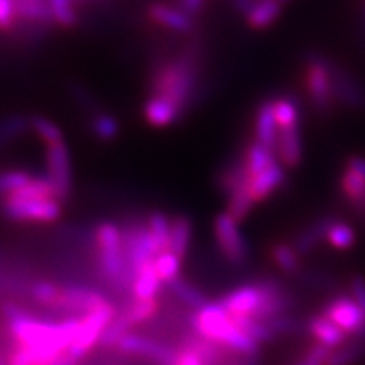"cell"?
I'll return each mask as SVG.
<instances>
[{"mask_svg":"<svg viewBox=\"0 0 365 365\" xmlns=\"http://www.w3.org/2000/svg\"><path fill=\"white\" fill-rule=\"evenodd\" d=\"M202 80V49L190 44L173 58L159 59L149 73V95L175 103L182 117L190 112Z\"/></svg>","mask_w":365,"mask_h":365,"instance_id":"6da1fadb","label":"cell"},{"mask_svg":"<svg viewBox=\"0 0 365 365\" xmlns=\"http://www.w3.org/2000/svg\"><path fill=\"white\" fill-rule=\"evenodd\" d=\"M188 323L195 333L217 341L232 352L244 357H257L261 345L235 325L232 314L222 307L220 301H210L207 307L191 313Z\"/></svg>","mask_w":365,"mask_h":365,"instance_id":"7a4b0ae2","label":"cell"},{"mask_svg":"<svg viewBox=\"0 0 365 365\" xmlns=\"http://www.w3.org/2000/svg\"><path fill=\"white\" fill-rule=\"evenodd\" d=\"M333 68L335 63L322 54H309L304 61V90L312 107L323 115L330 112L336 103Z\"/></svg>","mask_w":365,"mask_h":365,"instance_id":"3957f363","label":"cell"},{"mask_svg":"<svg viewBox=\"0 0 365 365\" xmlns=\"http://www.w3.org/2000/svg\"><path fill=\"white\" fill-rule=\"evenodd\" d=\"M0 213L16 223H54L63 215V203L51 200L2 198Z\"/></svg>","mask_w":365,"mask_h":365,"instance_id":"277c9868","label":"cell"},{"mask_svg":"<svg viewBox=\"0 0 365 365\" xmlns=\"http://www.w3.org/2000/svg\"><path fill=\"white\" fill-rule=\"evenodd\" d=\"M213 237H215L218 252L230 266L240 267L249 261L250 250L247 240L242 235L239 222L227 212L217 215L213 220Z\"/></svg>","mask_w":365,"mask_h":365,"instance_id":"5b68a950","label":"cell"},{"mask_svg":"<svg viewBox=\"0 0 365 365\" xmlns=\"http://www.w3.org/2000/svg\"><path fill=\"white\" fill-rule=\"evenodd\" d=\"M117 312L118 308L115 307V303L110 301V303L103 304V307L97 308L95 312L83 314V317H81L78 335H76V339L71 344L68 352L78 360L85 359L86 355L98 345L100 336H102L105 327L112 322V318L115 317Z\"/></svg>","mask_w":365,"mask_h":365,"instance_id":"8992f818","label":"cell"},{"mask_svg":"<svg viewBox=\"0 0 365 365\" xmlns=\"http://www.w3.org/2000/svg\"><path fill=\"white\" fill-rule=\"evenodd\" d=\"M110 301L112 299L107 298L102 291L93 289V287L68 284L61 287V293L51 313L63 314V317H83Z\"/></svg>","mask_w":365,"mask_h":365,"instance_id":"52a82bcc","label":"cell"},{"mask_svg":"<svg viewBox=\"0 0 365 365\" xmlns=\"http://www.w3.org/2000/svg\"><path fill=\"white\" fill-rule=\"evenodd\" d=\"M46 176L53 182L56 198L61 203H66L73 191V170L70 149L65 140L46 145Z\"/></svg>","mask_w":365,"mask_h":365,"instance_id":"ba28073f","label":"cell"},{"mask_svg":"<svg viewBox=\"0 0 365 365\" xmlns=\"http://www.w3.org/2000/svg\"><path fill=\"white\" fill-rule=\"evenodd\" d=\"M322 313L349 336L365 339V314L352 296H335L323 307Z\"/></svg>","mask_w":365,"mask_h":365,"instance_id":"9c48e42d","label":"cell"},{"mask_svg":"<svg viewBox=\"0 0 365 365\" xmlns=\"http://www.w3.org/2000/svg\"><path fill=\"white\" fill-rule=\"evenodd\" d=\"M115 350L118 354L135 355V357L153 360V362H156L159 365H173L178 357L176 346L161 344V341L132 331L125 336V339H122Z\"/></svg>","mask_w":365,"mask_h":365,"instance_id":"30bf717a","label":"cell"},{"mask_svg":"<svg viewBox=\"0 0 365 365\" xmlns=\"http://www.w3.org/2000/svg\"><path fill=\"white\" fill-rule=\"evenodd\" d=\"M257 284L262 291V298L252 318L267 322L274 317L287 313L294 307V296L286 289L281 281L272 279V277H262L257 281Z\"/></svg>","mask_w":365,"mask_h":365,"instance_id":"8fae6325","label":"cell"},{"mask_svg":"<svg viewBox=\"0 0 365 365\" xmlns=\"http://www.w3.org/2000/svg\"><path fill=\"white\" fill-rule=\"evenodd\" d=\"M333 85H335L336 103L344 105L350 110H364L365 85L352 71L335 65L333 68Z\"/></svg>","mask_w":365,"mask_h":365,"instance_id":"7c38bea8","label":"cell"},{"mask_svg":"<svg viewBox=\"0 0 365 365\" xmlns=\"http://www.w3.org/2000/svg\"><path fill=\"white\" fill-rule=\"evenodd\" d=\"M148 19L154 26L170 29L176 34H191L196 29V19L180 11L176 6L163 2H153L148 7Z\"/></svg>","mask_w":365,"mask_h":365,"instance_id":"4fadbf2b","label":"cell"},{"mask_svg":"<svg viewBox=\"0 0 365 365\" xmlns=\"http://www.w3.org/2000/svg\"><path fill=\"white\" fill-rule=\"evenodd\" d=\"M262 291L259 287L257 281L250 284H242L235 289L228 291L225 296H222L220 303L232 317H254L255 309L261 303Z\"/></svg>","mask_w":365,"mask_h":365,"instance_id":"5bb4252c","label":"cell"},{"mask_svg":"<svg viewBox=\"0 0 365 365\" xmlns=\"http://www.w3.org/2000/svg\"><path fill=\"white\" fill-rule=\"evenodd\" d=\"M286 182V168L277 161L267 170L259 173L249 180V193L252 196L254 203H262L281 190Z\"/></svg>","mask_w":365,"mask_h":365,"instance_id":"9a60e30c","label":"cell"},{"mask_svg":"<svg viewBox=\"0 0 365 365\" xmlns=\"http://www.w3.org/2000/svg\"><path fill=\"white\" fill-rule=\"evenodd\" d=\"M307 330L317 344L325 345L330 350L344 346L346 344V339H349V335L339 325H335L331 319H328L323 313L314 314V317L308 319Z\"/></svg>","mask_w":365,"mask_h":365,"instance_id":"2e32d148","label":"cell"},{"mask_svg":"<svg viewBox=\"0 0 365 365\" xmlns=\"http://www.w3.org/2000/svg\"><path fill=\"white\" fill-rule=\"evenodd\" d=\"M276 156L286 170H294L303 161V139L299 125L279 129L276 143Z\"/></svg>","mask_w":365,"mask_h":365,"instance_id":"e0dca14e","label":"cell"},{"mask_svg":"<svg viewBox=\"0 0 365 365\" xmlns=\"http://www.w3.org/2000/svg\"><path fill=\"white\" fill-rule=\"evenodd\" d=\"M277 134H279V127H277L276 117H274L272 100H264V102L259 103L257 110H255L254 140H257L259 144L266 145V148L276 153Z\"/></svg>","mask_w":365,"mask_h":365,"instance_id":"ac0fdd59","label":"cell"},{"mask_svg":"<svg viewBox=\"0 0 365 365\" xmlns=\"http://www.w3.org/2000/svg\"><path fill=\"white\" fill-rule=\"evenodd\" d=\"M143 113L145 122L156 129L176 124L182 118V113L178 110L176 105L163 97H149V100H145Z\"/></svg>","mask_w":365,"mask_h":365,"instance_id":"d6986e66","label":"cell"},{"mask_svg":"<svg viewBox=\"0 0 365 365\" xmlns=\"http://www.w3.org/2000/svg\"><path fill=\"white\" fill-rule=\"evenodd\" d=\"M249 180L250 176H249L247 166H245L244 154H240V156L232 159V161L228 163L220 173H218L217 186L218 190L225 195V198H228V196L234 195L235 191L249 186Z\"/></svg>","mask_w":365,"mask_h":365,"instance_id":"ffe728a7","label":"cell"},{"mask_svg":"<svg viewBox=\"0 0 365 365\" xmlns=\"http://www.w3.org/2000/svg\"><path fill=\"white\" fill-rule=\"evenodd\" d=\"M340 191L352 207L365 208V175L349 161L345 163L340 175Z\"/></svg>","mask_w":365,"mask_h":365,"instance_id":"44dd1931","label":"cell"},{"mask_svg":"<svg viewBox=\"0 0 365 365\" xmlns=\"http://www.w3.org/2000/svg\"><path fill=\"white\" fill-rule=\"evenodd\" d=\"M168 289L171 291V294L175 296L181 304H185V307L190 308L191 312H198V309H202L210 303L207 294H205L203 291H200L198 287L193 286L181 276H178L175 281H171L170 284H168Z\"/></svg>","mask_w":365,"mask_h":365,"instance_id":"7402d4cb","label":"cell"},{"mask_svg":"<svg viewBox=\"0 0 365 365\" xmlns=\"http://www.w3.org/2000/svg\"><path fill=\"white\" fill-rule=\"evenodd\" d=\"M125 314V318L132 323V327L143 325V323L150 322L156 318L159 312H161V303L158 298L149 299H127L124 303V308L120 309Z\"/></svg>","mask_w":365,"mask_h":365,"instance_id":"603a6c76","label":"cell"},{"mask_svg":"<svg viewBox=\"0 0 365 365\" xmlns=\"http://www.w3.org/2000/svg\"><path fill=\"white\" fill-rule=\"evenodd\" d=\"M161 279H159L154 262L148 264V266L140 269L137 272L134 284L130 289V298L134 299H149V298H158L159 291H161Z\"/></svg>","mask_w":365,"mask_h":365,"instance_id":"cb8c5ba5","label":"cell"},{"mask_svg":"<svg viewBox=\"0 0 365 365\" xmlns=\"http://www.w3.org/2000/svg\"><path fill=\"white\" fill-rule=\"evenodd\" d=\"M191 234H193V225L186 215H178L171 220V234H170V249L178 257L185 259L190 250Z\"/></svg>","mask_w":365,"mask_h":365,"instance_id":"d4e9b609","label":"cell"},{"mask_svg":"<svg viewBox=\"0 0 365 365\" xmlns=\"http://www.w3.org/2000/svg\"><path fill=\"white\" fill-rule=\"evenodd\" d=\"M244 159H245V166H247L249 176H257L259 173H262L264 170H267L269 166H272L274 163H277L276 153L271 150L266 145L259 144L257 140H252V143L247 144L244 153Z\"/></svg>","mask_w":365,"mask_h":365,"instance_id":"484cf974","label":"cell"},{"mask_svg":"<svg viewBox=\"0 0 365 365\" xmlns=\"http://www.w3.org/2000/svg\"><path fill=\"white\" fill-rule=\"evenodd\" d=\"M282 12V4L277 2V0H259L252 9V12L245 17L249 27L252 29L262 31L271 27L274 22L279 19Z\"/></svg>","mask_w":365,"mask_h":365,"instance_id":"4316f807","label":"cell"},{"mask_svg":"<svg viewBox=\"0 0 365 365\" xmlns=\"http://www.w3.org/2000/svg\"><path fill=\"white\" fill-rule=\"evenodd\" d=\"M61 293V286H58L56 282L51 279H33L27 289V296L34 304H38L39 308L53 312L54 304Z\"/></svg>","mask_w":365,"mask_h":365,"instance_id":"83f0119b","label":"cell"},{"mask_svg":"<svg viewBox=\"0 0 365 365\" xmlns=\"http://www.w3.org/2000/svg\"><path fill=\"white\" fill-rule=\"evenodd\" d=\"M325 240L336 250H349L355 245V230L349 223L325 218Z\"/></svg>","mask_w":365,"mask_h":365,"instance_id":"f1b7e54d","label":"cell"},{"mask_svg":"<svg viewBox=\"0 0 365 365\" xmlns=\"http://www.w3.org/2000/svg\"><path fill=\"white\" fill-rule=\"evenodd\" d=\"M132 328H134L132 323L125 318V314L118 309L115 317L112 318V322L105 327L102 336H100L98 346L103 350H115L122 339H125V336L132 331Z\"/></svg>","mask_w":365,"mask_h":365,"instance_id":"f546056e","label":"cell"},{"mask_svg":"<svg viewBox=\"0 0 365 365\" xmlns=\"http://www.w3.org/2000/svg\"><path fill=\"white\" fill-rule=\"evenodd\" d=\"M269 257L274 266L286 274H296L301 269V255L287 242H276L269 249Z\"/></svg>","mask_w":365,"mask_h":365,"instance_id":"4dcf8cb0","label":"cell"},{"mask_svg":"<svg viewBox=\"0 0 365 365\" xmlns=\"http://www.w3.org/2000/svg\"><path fill=\"white\" fill-rule=\"evenodd\" d=\"M6 198H16V200H51L56 198V191H54L53 182L48 180V176H38L33 178L27 185L22 188L12 191ZM58 200V198H56Z\"/></svg>","mask_w":365,"mask_h":365,"instance_id":"1f68e13d","label":"cell"},{"mask_svg":"<svg viewBox=\"0 0 365 365\" xmlns=\"http://www.w3.org/2000/svg\"><path fill=\"white\" fill-rule=\"evenodd\" d=\"M31 130V117L14 113L0 118V149L12 144L14 140L26 135Z\"/></svg>","mask_w":365,"mask_h":365,"instance_id":"d6a6232c","label":"cell"},{"mask_svg":"<svg viewBox=\"0 0 365 365\" xmlns=\"http://www.w3.org/2000/svg\"><path fill=\"white\" fill-rule=\"evenodd\" d=\"M90 132L100 143H112L120 134V124L110 113L98 110L90 118Z\"/></svg>","mask_w":365,"mask_h":365,"instance_id":"836d02e7","label":"cell"},{"mask_svg":"<svg viewBox=\"0 0 365 365\" xmlns=\"http://www.w3.org/2000/svg\"><path fill=\"white\" fill-rule=\"evenodd\" d=\"M232 319H234V323L242 331L247 333L250 339L257 341L259 345L271 344L274 339H277V335L272 331V328L269 327V323L262 322V319L252 317H232Z\"/></svg>","mask_w":365,"mask_h":365,"instance_id":"e575fe53","label":"cell"},{"mask_svg":"<svg viewBox=\"0 0 365 365\" xmlns=\"http://www.w3.org/2000/svg\"><path fill=\"white\" fill-rule=\"evenodd\" d=\"M124 249V237L120 225L113 222H102L95 228V250Z\"/></svg>","mask_w":365,"mask_h":365,"instance_id":"d590c367","label":"cell"},{"mask_svg":"<svg viewBox=\"0 0 365 365\" xmlns=\"http://www.w3.org/2000/svg\"><path fill=\"white\" fill-rule=\"evenodd\" d=\"M274 117H276L279 129H289V127L299 125V107L294 98L277 97L272 98Z\"/></svg>","mask_w":365,"mask_h":365,"instance_id":"8d00e7d4","label":"cell"},{"mask_svg":"<svg viewBox=\"0 0 365 365\" xmlns=\"http://www.w3.org/2000/svg\"><path fill=\"white\" fill-rule=\"evenodd\" d=\"M48 4L58 27L71 29V27L78 26V6L73 0H48Z\"/></svg>","mask_w":365,"mask_h":365,"instance_id":"74e56055","label":"cell"},{"mask_svg":"<svg viewBox=\"0 0 365 365\" xmlns=\"http://www.w3.org/2000/svg\"><path fill=\"white\" fill-rule=\"evenodd\" d=\"M254 200L249 193V186L242 188L239 191H235L234 195H230L227 198V210L225 212L228 215H232L237 222L242 223L250 215L254 208Z\"/></svg>","mask_w":365,"mask_h":365,"instance_id":"f35d334b","label":"cell"},{"mask_svg":"<svg viewBox=\"0 0 365 365\" xmlns=\"http://www.w3.org/2000/svg\"><path fill=\"white\" fill-rule=\"evenodd\" d=\"M31 130H33L46 145H53L65 140L61 129H59L53 120H49L48 117H43V115L31 117Z\"/></svg>","mask_w":365,"mask_h":365,"instance_id":"ab89813d","label":"cell"},{"mask_svg":"<svg viewBox=\"0 0 365 365\" xmlns=\"http://www.w3.org/2000/svg\"><path fill=\"white\" fill-rule=\"evenodd\" d=\"M154 267L161 279L163 284H170L171 281H175L180 276L181 271V259L171 252V250H164L154 259Z\"/></svg>","mask_w":365,"mask_h":365,"instance_id":"60d3db41","label":"cell"},{"mask_svg":"<svg viewBox=\"0 0 365 365\" xmlns=\"http://www.w3.org/2000/svg\"><path fill=\"white\" fill-rule=\"evenodd\" d=\"M148 227L154 239L158 240L159 247L163 250L170 249V234H171V220L168 218L166 213L163 212H150L148 218Z\"/></svg>","mask_w":365,"mask_h":365,"instance_id":"b9f144b4","label":"cell"},{"mask_svg":"<svg viewBox=\"0 0 365 365\" xmlns=\"http://www.w3.org/2000/svg\"><path fill=\"white\" fill-rule=\"evenodd\" d=\"M365 352V345L355 341L352 345H344L340 349L330 350L325 365H354L357 364Z\"/></svg>","mask_w":365,"mask_h":365,"instance_id":"7bdbcfd3","label":"cell"},{"mask_svg":"<svg viewBox=\"0 0 365 365\" xmlns=\"http://www.w3.org/2000/svg\"><path fill=\"white\" fill-rule=\"evenodd\" d=\"M33 175L24 170H6L0 171V200L6 198L12 191L22 188L33 180Z\"/></svg>","mask_w":365,"mask_h":365,"instance_id":"ee69618b","label":"cell"},{"mask_svg":"<svg viewBox=\"0 0 365 365\" xmlns=\"http://www.w3.org/2000/svg\"><path fill=\"white\" fill-rule=\"evenodd\" d=\"M269 327L272 328V331L276 333L277 336L279 335H294L296 331L299 330V322L289 314H279V317H274L271 319H267Z\"/></svg>","mask_w":365,"mask_h":365,"instance_id":"f6af8a7d","label":"cell"},{"mask_svg":"<svg viewBox=\"0 0 365 365\" xmlns=\"http://www.w3.org/2000/svg\"><path fill=\"white\" fill-rule=\"evenodd\" d=\"M17 22V11L14 0H0V31L11 33Z\"/></svg>","mask_w":365,"mask_h":365,"instance_id":"bcb514c9","label":"cell"},{"mask_svg":"<svg viewBox=\"0 0 365 365\" xmlns=\"http://www.w3.org/2000/svg\"><path fill=\"white\" fill-rule=\"evenodd\" d=\"M328 354H330V349H327L325 345H319L314 341L296 365H325Z\"/></svg>","mask_w":365,"mask_h":365,"instance_id":"7dc6e473","label":"cell"},{"mask_svg":"<svg viewBox=\"0 0 365 365\" xmlns=\"http://www.w3.org/2000/svg\"><path fill=\"white\" fill-rule=\"evenodd\" d=\"M173 6H176L180 11L196 19L205 11L207 0H173Z\"/></svg>","mask_w":365,"mask_h":365,"instance_id":"c3c4849f","label":"cell"},{"mask_svg":"<svg viewBox=\"0 0 365 365\" xmlns=\"http://www.w3.org/2000/svg\"><path fill=\"white\" fill-rule=\"evenodd\" d=\"M350 293H352V298L357 301V304L362 308L365 314V277L360 276V274H355V276L350 277Z\"/></svg>","mask_w":365,"mask_h":365,"instance_id":"681fc988","label":"cell"},{"mask_svg":"<svg viewBox=\"0 0 365 365\" xmlns=\"http://www.w3.org/2000/svg\"><path fill=\"white\" fill-rule=\"evenodd\" d=\"M176 350H178V357L173 365H205L202 362V359L196 357V355L193 352H190V350L180 349V346H176Z\"/></svg>","mask_w":365,"mask_h":365,"instance_id":"f907efd6","label":"cell"},{"mask_svg":"<svg viewBox=\"0 0 365 365\" xmlns=\"http://www.w3.org/2000/svg\"><path fill=\"white\" fill-rule=\"evenodd\" d=\"M257 2L259 0H232V7L244 17H247Z\"/></svg>","mask_w":365,"mask_h":365,"instance_id":"816d5d0a","label":"cell"},{"mask_svg":"<svg viewBox=\"0 0 365 365\" xmlns=\"http://www.w3.org/2000/svg\"><path fill=\"white\" fill-rule=\"evenodd\" d=\"M362 33H364V43H365V4H364V19H362Z\"/></svg>","mask_w":365,"mask_h":365,"instance_id":"f5cc1de1","label":"cell"},{"mask_svg":"<svg viewBox=\"0 0 365 365\" xmlns=\"http://www.w3.org/2000/svg\"><path fill=\"white\" fill-rule=\"evenodd\" d=\"M0 365H7V362H6V357H4L2 354H0Z\"/></svg>","mask_w":365,"mask_h":365,"instance_id":"db71d44e","label":"cell"},{"mask_svg":"<svg viewBox=\"0 0 365 365\" xmlns=\"http://www.w3.org/2000/svg\"><path fill=\"white\" fill-rule=\"evenodd\" d=\"M277 2H279V4H282V6H284V4H287V2H291V0H277Z\"/></svg>","mask_w":365,"mask_h":365,"instance_id":"11a10c76","label":"cell"}]
</instances>
